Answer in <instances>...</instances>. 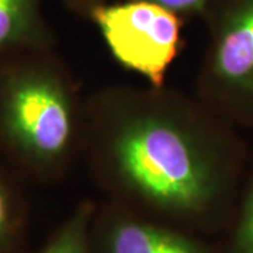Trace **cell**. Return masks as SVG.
Wrapping results in <instances>:
<instances>
[{
	"label": "cell",
	"mask_w": 253,
	"mask_h": 253,
	"mask_svg": "<svg viewBox=\"0 0 253 253\" xmlns=\"http://www.w3.org/2000/svg\"><path fill=\"white\" fill-rule=\"evenodd\" d=\"M52 49H23L0 66V148L40 180L82 161L86 96Z\"/></svg>",
	"instance_id": "cell-2"
},
{
	"label": "cell",
	"mask_w": 253,
	"mask_h": 253,
	"mask_svg": "<svg viewBox=\"0 0 253 253\" xmlns=\"http://www.w3.org/2000/svg\"><path fill=\"white\" fill-rule=\"evenodd\" d=\"M54 37L40 0H0V56L21 49H52Z\"/></svg>",
	"instance_id": "cell-6"
},
{
	"label": "cell",
	"mask_w": 253,
	"mask_h": 253,
	"mask_svg": "<svg viewBox=\"0 0 253 253\" xmlns=\"http://www.w3.org/2000/svg\"><path fill=\"white\" fill-rule=\"evenodd\" d=\"M99 28L110 54L121 66L162 87L181 52L183 17L146 0H117L84 13Z\"/></svg>",
	"instance_id": "cell-3"
},
{
	"label": "cell",
	"mask_w": 253,
	"mask_h": 253,
	"mask_svg": "<svg viewBox=\"0 0 253 253\" xmlns=\"http://www.w3.org/2000/svg\"><path fill=\"white\" fill-rule=\"evenodd\" d=\"M231 253H253V179L245 196L244 207L235 228Z\"/></svg>",
	"instance_id": "cell-10"
},
{
	"label": "cell",
	"mask_w": 253,
	"mask_h": 253,
	"mask_svg": "<svg viewBox=\"0 0 253 253\" xmlns=\"http://www.w3.org/2000/svg\"><path fill=\"white\" fill-rule=\"evenodd\" d=\"M17 201L6 176L0 172V253H3L16 234Z\"/></svg>",
	"instance_id": "cell-8"
},
{
	"label": "cell",
	"mask_w": 253,
	"mask_h": 253,
	"mask_svg": "<svg viewBox=\"0 0 253 253\" xmlns=\"http://www.w3.org/2000/svg\"><path fill=\"white\" fill-rule=\"evenodd\" d=\"M196 96L219 116L253 117V0H235L219 14Z\"/></svg>",
	"instance_id": "cell-4"
},
{
	"label": "cell",
	"mask_w": 253,
	"mask_h": 253,
	"mask_svg": "<svg viewBox=\"0 0 253 253\" xmlns=\"http://www.w3.org/2000/svg\"><path fill=\"white\" fill-rule=\"evenodd\" d=\"M94 253H210L186 229L142 217L117 204L96 206L91 225Z\"/></svg>",
	"instance_id": "cell-5"
},
{
	"label": "cell",
	"mask_w": 253,
	"mask_h": 253,
	"mask_svg": "<svg viewBox=\"0 0 253 253\" xmlns=\"http://www.w3.org/2000/svg\"><path fill=\"white\" fill-rule=\"evenodd\" d=\"M218 118L168 84L103 86L86 96L81 163L113 204L184 229L232 186L234 146Z\"/></svg>",
	"instance_id": "cell-1"
},
{
	"label": "cell",
	"mask_w": 253,
	"mask_h": 253,
	"mask_svg": "<svg viewBox=\"0 0 253 253\" xmlns=\"http://www.w3.org/2000/svg\"><path fill=\"white\" fill-rule=\"evenodd\" d=\"M94 212L93 201H82L40 253H94L91 242Z\"/></svg>",
	"instance_id": "cell-7"
},
{
	"label": "cell",
	"mask_w": 253,
	"mask_h": 253,
	"mask_svg": "<svg viewBox=\"0 0 253 253\" xmlns=\"http://www.w3.org/2000/svg\"><path fill=\"white\" fill-rule=\"evenodd\" d=\"M69 6L86 13L87 10L101 3L117 1V0H66ZM156 4H161L166 9H170L180 14L181 17L189 16H204L212 4V0H146Z\"/></svg>",
	"instance_id": "cell-9"
}]
</instances>
